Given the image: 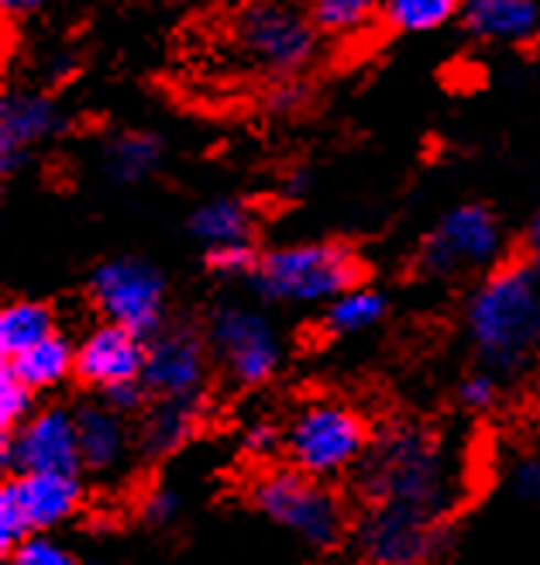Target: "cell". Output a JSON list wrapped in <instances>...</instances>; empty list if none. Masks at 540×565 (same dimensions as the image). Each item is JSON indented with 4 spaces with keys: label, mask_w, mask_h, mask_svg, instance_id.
<instances>
[{
    "label": "cell",
    "mask_w": 540,
    "mask_h": 565,
    "mask_svg": "<svg viewBox=\"0 0 540 565\" xmlns=\"http://www.w3.org/2000/svg\"><path fill=\"white\" fill-rule=\"evenodd\" d=\"M506 487L517 500L540 507V448H520L506 466Z\"/></svg>",
    "instance_id": "28"
},
{
    "label": "cell",
    "mask_w": 540,
    "mask_h": 565,
    "mask_svg": "<svg viewBox=\"0 0 540 565\" xmlns=\"http://www.w3.org/2000/svg\"><path fill=\"white\" fill-rule=\"evenodd\" d=\"M248 500L262 518L293 531L314 552H334L352 534V518L334 490L293 466L266 469L251 479Z\"/></svg>",
    "instance_id": "4"
},
{
    "label": "cell",
    "mask_w": 540,
    "mask_h": 565,
    "mask_svg": "<svg viewBox=\"0 0 540 565\" xmlns=\"http://www.w3.org/2000/svg\"><path fill=\"white\" fill-rule=\"evenodd\" d=\"M365 279L361 252L348 242H300L262 252V263L248 279L266 303H334L358 290Z\"/></svg>",
    "instance_id": "3"
},
{
    "label": "cell",
    "mask_w": 540,
    "mask_h": 565,
    "mask_svg": "<svg viewBox=\"0 0 540 565\" xmlns=\"http://www.w3.org/2000/svg\"><path fill=\"white\" fill-rule=\"evenodd\" d=\"M55 310L42 300H11L4 310H0V355L18 359L28 349H35L48 338L60 334L55 328Z\"/></svg>",
    "instance_id": "21"
},
{
    "label": "cell",
    "mask_w": 540,
    "mask_h": 565,
    "mask_svg": "<svg viewBox=\"0 0 540 565\" xmlns=\"http://www.w3.org/2000/svg\"><path fill=\"white\" fill-rule=\"evenodd\" d=\"M465 331L482 370L517 376L540 352V279L527 259L496 266L465 307Z\"/></svg>",
    "instance_id": "2"
},
{
    "label": "cell",
    "mask_w": 540,
    "mask_h": 565,
    "mask_svg": "<svg viewBox=\"0 0 540 565\" xmlns=\"http://www.w3.org/2000/svg\"><path fill=\"white\" fill-rule=\"evenodd\" d=\"M527 266H530V269H533V276L540 279V259H527Z\"/></svg>",
    "instance_id": "40"
},
{
    "label": "cell",
    "mask_w": 540,
    "mask_h": 565,
    "mask_svg": "<svg viewBox=\"0 0 540 565\" xmlns=\"http://www.w3.org/2000/svg\"><path fill=\"white\" fill-rule=\"evenodd\" d=\"M310 186H314V177H310L306 169H293V173L287 177V183H282V193H287V196H303Z\"/></svg>",
    "instance_id": "38"
},
{
    "label": "cell",
    "mask_w": 540,
    "mask_h": 565,
    "mask_svg": "<svg viewBox=\"0 0 540 565\" xmlns=\"http://www.w3.org/2000/svg\"><path fill=\"white\" fill-rule=\"evenodd\" d=\"M462 8L454 0H389L379 8V18L392 28V32L417 35V32H434V28L447 24Z\"/></svg>",
    "instance_id": "24"
},
{
    "label": "cell",
    "mask_w": 540,
    "mask_h": 565,
    "mask_svg": "<svg viewBox=\"0 0 540 565\" xmlns=\"http://www.w3.org/2000/svg\"><path fill=\"white\" fill-rule=\"evenodd\" d=\"M138 511L149 527H169V524H176V518L183 514V497H180V490L159 483L141 497Z\"/></svg>",
    "instance_id": "32"
},
{
    "label": "cell",
    "mask_w": 540,
    "mask_h": 565,
    "mask_svg": "<svg viewBox=\"0 0 540 565\" xmlns=\"http://www.w3.org/2000/svg\"><path fill=\"white\" fill-rule=\"evenodd\" d=\"M0 469L11 476H79V435L69 407H42L18 431H0Z\"/></svg>",
    "instance_id": "11"
},
{
    "label": "cell",
    "mask_w": 540,
    "mask_h": 565,
    "mask_svg": "<svg viewBox=\"0 0 540 565\" xmlns=\"http://www.w3.org/2000/svg\"><path fill=\"white\" fill-rule=\"evenodd\" d=\"M372 431L358 407L337 397H314L296 407L282 428V456L310 479H331L358 469Z\"/></svg>",
    "instance_id": "5"
},
{
    "label": "cell",
    "mask_w": 540,
    "mask_h": 565,
    "mask_svg": "<svg viewBox=\"0 0 540 565\" xmlns=\"http://www.w3.org/2000/svg\"><path fill=\"white\" fill-rule=\"evenodd\" d=\"M462 24L482 42H530L540 35V8L530 0H472L462 8Z\"/></svg>",
    "instance_id": "18"
},
{
    "label": "cell",
    "mask_w": 540,
    "mask_h": 565,
    "mask_svg": "<svg viewBox=\"0 0 540 565\" xmlns=\"http://www.w3.org/2000/svg\"><path fill=\"white\" fill-rule=\"evenodd\" d=\"M310 100V87L303 79H276V87H269V94L262 97L266 110L276 118H290L296 110H303Z\"/></svg>",
    "instance_id": "33"
},
{
    "label": "cell",
    "mask_w": 540,
    "mask_h": 565,
    "mask_svg": "<svg viewBox=\"0 0 540 565\" xmlns=\"http://www.w3.org/2000/svg\"><path fill=\"white\" fill-rule=\"evenodd\" d=\"M28 539H32V527H28V518L21 511L14 483H11V479H4V487H0V552L11 555Z\"/></svg>",
    "instance_id": "29"
},
{
    "label": "cell",
    "mask_w": 540,
    "mask_h": 565,
    "mask_svg": "<svg viewBox=\"0 0 540 565\" xmlns=\"http://www.w3.org/2000/svg\"><path fill=\"white\" fill-rule=\"evenodd\" d=\"M35 393L28 390L8 365H0V431H18L32 417Z\"/></svg>",
    "instance_id": "27"
},
{
    "label": "cell",
    "mask_w": 540,
    "mask_h": 565,
    "mask_svg": "<svg viewBox=\"0 0 540 565\" xmlns=\"http://www.w3.org/2000/svg\"><path fill=\"white\" fill-rule=\"evenodd\" d=\"M204 334L210 355L220 362L224 376L235 386H266L276 376L282 362V345L276 328L259 310L241 303H217L207 315Z\"/></svg>",
    "instance_id": "9"
},
{
    "label": "cell",
    "mask_w": 540,
    "mask_h": 565,
    "mask_svg": "<svg viewBox=\"0 0 540 565\" xmlns=\"http://www.w3.org/2000/svg\"><path fill=\"white\" fill-rule=\"evenodd\" d=\"M499 252H503L499 217L486 204H458L423 235L413 256V269L423 279H454L496 266Z\"/></svg>",
    "instance_id": "7"
},
{
    "label": "cell",
    "mask_w": 540,
    "mask_h": 565,
    "mask_svg": "<svg viewBox=\"0 0 540 565\" xmlns=\"http://www.w3.org/2000/svg\"><path fill=\"white\" fill-rule=\"evenodd\" d=\"M11 483L32 534L60 527L83 503L79 476H11Z\"/></svg>",
    "instance_id": "17"
},
{
    "label": "cell",
    "mask_w": 540,
    "mask_h": 565,
    "mask_svg": "<svg viewBox=\"0 0 540 565\" xmlns=\"http://www.w3.org/2000/svg\"><path fill=\"white\" fill-rule=\"evenodd\" d=\"M389 310V300L379 290H348L341 294L334 303H327V315H324V331L327 334H358L368 331L372 324H379Z\"/></svg>",
    "instance_id": "23"
},
{
    "label": "cell",
    "mask_w": 540,
    "mask_h": 565,
    "mask_svg": "<svg viewBox=\"0 0 540 565\" xmlns=\"http://www.w3.org/2000/svg\"><path fill=\"white\" fill-rule=\"evenodd\" d=\"M262 263V252L255 242H235V245H217L204 252V266L220 279H251Z\"/></svg>",
    "instance_id": "26"
},
{
    "label": "cell",
    "mask_w": 540,
    "mask_h": 565,
    "mask_svg": "<svg viewBox=\"0 0 540 565\" xmlns=\"http://www.w3.org/2000/svg\"><path fill=\"white\" fill-rule=\"evenodd\" d=\"M76 435H79V459L87 472H110L118 469L134 448V431L128 428V417L110 411L104 401H83L73 407Z\"/></svg>",
    "instance_id": "15"
},
{
    "label": "cell",
    "mask_w": 540,
    "mask_h": 565,
    "mask_svg": "<svg viewBox=\"0 0 540 565\" xmlns=\"http://www.w3.org/2000/svg\"><path fill=\"white\" fill-rule=\"evenodd\" d=\"M410 565H438V562H410Z\"/></svg>",
    "instance_id": "41"
},
{
    "label": "cell",
    "mask_w": 540,
    "mask_h": 565,
    "mask_svg": "<svg viewBox=\"0 0 540 565\" xmlns=\"http://www.w3.org/2000/svg\"><path fill=\"white\" fill-rule=\"evenodd\" d=\"M83 565H104V562H83Z\"/></svg>",
    "instance_id": "42"
},
{
    "label": "cell",
    "mask_w": 540,
    "mask_h": 565,
    "mask_svg": "<svg viewBox=\"0 0 540 565\" xmlns=\"http://www.w3.org/2000/svg\"><path fill=\"white\" fill-rule=\"evenodd\" d=\"M451 542V521L400 507H358L352 518V545L365 565L441 562Z\"/></svg>",
    "instance_id": "8"
},
{
    "label": "cell",
    "mask_w": 540,
    "mask_h": 565,
    "mask_svg": "<svg viewBox=\"0 0 540 565\" xmlns=\"http://www.w3.org/2000/svg\"><path fill=\"white\" fill-rule=\"evenodd\" d=\"M162 156H165V141L155 131L134 128V131H118L107 141L100 152V166L110 183L134 186L155 173L162 166Z\"/></svg>",
    "instance_id": "19"
},
{
    "label": "cell",
    "mask_w": 540,
    "mask_h": 565,
    "mask_svg": "<svg viewBox=\"0 0 540 565\" xmlns=\"http://www.w3.org/2000/svg\"><path fill=\"white\" fill-rule=\"evenodd\" d=\"M241 448L255 459H269V456H276V451H282V428L272 420H255V424H248Z\"/></svg>",
    "instance_id": "35"
},
{
    "label": "cell",
    "mask_w": 540,
    "mask_h": 565,
    "mask_svg": "<svg viewBox=\"0 0 540 565\" xmlns=\"http://www.w3.org/2000/svg\"><path fill=\"white\" fill-rule=\"evenodd\" d=\"M186 228L196 242H204V248L255 242V211L238 196H214L190 214Z\"/></svg>",
    "instance_id": "20"
},
{
    "label": "cell",
    "mask_w": 540,
    "mask_h": 565,
    "mask_svg": "<svg viewBox=\"0 0 540 565\" xmlns=\"http://www.w3.org/2000/svg\"><path fill=\"white\" fill-rule=\"evenodd\" d=\"M454 451L428 420H389L355 469L361 507H400L431 518L454 514Z\"/></svg>",
    "instance_id": "1"
},
{
    "label": "cell",
    "mask_w": 540,
    "mask_h": 565,
    "mask_svg": "<svg viewBox=\"0 0 540 565\" xmlns=\"http://www.w3.org/2000/svg\"><path fill=\"white\" fill-rule=\"evenodd\" d=\"M523 259H540V207L527 221V232H523Z\"/></svg>",
    "instance_id": "37"
},
{
    "label": "cell",
    "mask_w": 540,
    "mask_h": 565,
    "mask_svg": "<svg viewBox=\"0 0 540 565\" xmlns=\"http://www.w3.org/2000/svg\"><path fill=\"white\" fill-rule=\"evenodd\" d=\"M458 404L468 411V414H489L499 401H503V383L499 376L478 370V373H468L462 383H458Z\"/></svg>",
    "instance_id": "30"
},
{
    "label": "cell",
    "mask_w": 540,
    "mask_h": 565,
    "mask_svg": "<svg viewBox=\"0 0 540 565\" xmlns=\"http://www.w3.org/2000/svg\"><path fill=\"white\" fill-rule=\"evenodd\" d=\"M8 565H83L76 562V555L60 545L55 539H45V534H32L28 542H21L11 555Z\"/></svg>",
    "instance_id": "31"
},
{
    "label": "cell",
    "mask_w": 540,
    "mask_h": 565,
    "mask_svg": "<svg viewBox=\"0 0 540 565\" xmlns=\"http://www.w3.org/2000/svg\"><path fill=\"white\" fill-rule=\"evenodd\" d=\"M4 365L28 390L39 393V390H48V386H60L66 376L76 373V345L69 342L66 334H55V338H48V342L28 349L24 355L8 359Z\"/></svg>",
    "instance_id": "22"
},
{
    "label": "cell",
    "mask_w": 540,
    "mask_h": 565,
    "mask_svg": "<svg viewBox=\"0 0 540 565\" xmlns=\"http://www.w3.org/2000/svg\"><path fill=\"white\" fill-rule=\"evenodd\" d=\"M376 14L379 8L372 0H317L306 18L314 21L321 35H355L372 24Z\"/></svg>",
    "instance_id": "25"
},
{
    "label": "cell",
    "mask_w": 540,
    "mask_h": 565,
    "mask_svg": "<svg viewBox=\"0 0 540 565\" xmlns=\"http://www.w3.org/2000/svg\"><path fill=\"white\" fill-rule=\"evenodd\" d=\"M227 45L259 73L276 79H296L321 52V32L314 21L276 4L241 8L227 21Z\"/></svg>",
    "instance_id": "6"
},
{
    "label": "cell",
    "mask_w": 540,
    "mask_h": 565,
    "mask_svg": "<svg viewBox=\"0 0 540 565\" xmlns=\"http://www.w3.org/2000/svg\"><path fill=\"white\" fill-rule=\"evenodd\" d=\"M100 401L110 407V411H118L121 417H134V414H145L152 397H149V390L141 386V380L134 383H121V386H110L100 393Z\"/></svg>",
    "instance_id": "34"
},
{
    "label": "cell",
    "mask_w": 540,
    "mask_h": 565,
    "mask_svg": "<svg viewBox=\"0 0 540 565\" xmlns=\"http://www.w3.org/2000/svg\"><path fill=\"white\" fill-rule=\"evenodd\" d=\"M79 70V60H76V55L73 52H60V55H48V60H45V79L48 83H63L66 76H73Z\"/></svg>",
    "instance_id": "36"
},
{
    "label": "cell",
    "mask_w": 540,
    "mask_h": 565,
    "mask_svg": "<svg viewBox=\"0 0 540 565\" xmlns=\"http://www.w3.org/2000/svg\"><path fill=\"white\" fill-rule=\"evenodd\" d=\"M90 300L107 324H121L152 342L165 318V276L138 256L107 259L90 276Z\"/></svg>",
    "instance_id": "10"
},
{
    "label": "cell",
    "mask_w": 540,
    "mask_h": 565,
    "mask_svg": "<svg viewBox=\"0 0 540 565\" xmlns=\"http://www.w3.org/2000/svg\"><path fill=\"white\" fill-rule=\"evenodd\" d=\"M210 345L207 334L190 324L162 328L145 355L141 370V386L149 390L152 401H190L207 397L204 386L210 376Z\"/></svg>",
    "instance_id": "12"
},
{
    "label": "cell",
    "mask_w": 540,
    "mask_h": 565,
    "mask_svg": "<svg viewBox=\"0 0 540 565\" xmlns=\"http://www.w3.org/2000/svg\"><path fill=\"white\" fill-rule=\"evenodd\" d=\"M42 4L39 0H4V11L8 14H32V11H39Z\"/></svg>",
    "instance_id": "39"
},
{
    "label": "cell",
    "mask_w": 540,
    "mask_h": 565,
    "mask_svg": "<svg viewBox=\"0 0 540 565\" xmlns=\"http://www.w3.org/2000/svg\"><path fill=\"white\" fill-rule=\"evenodd\" d=\"M149 342L121 324H100L76 345V380L90 390H110L141 380Z\"/></svg>",
    "instance_id": "14"
},
{
    "label": "cell",
    "mask_w": 540,
    "mask_h": 565,
    "mask_svg": "<svg viewBox=\"0 0 540 565\" xmlns=\"http://www.w3.org/2000/svg\"><path fill=\"white\" fill-rule=\"evenodd\" d=\"M69 128L63 107L42 90H8L0 100V173L8 180L28 162L39 141Z\"/></svg>",
    "instance_id": "13"
},
{
    "label": "cell",
    "mask_w": 540,
    "mask_h": 565,
    "mask_svg": "<svg viewBox=\"0 0 540 565\" xmlns=\"http://www.w3.org/2000/svg\"><path fill=\"white\" fill-rule=\"evenodd\" d=\"M204 404H207V397L152 401L134 428V448L141 451V459L159 462L165 456H173V451H180L193 438V431L201 428Z\"/></svg>",
    "instance_id": "16"
}]
</instances>
